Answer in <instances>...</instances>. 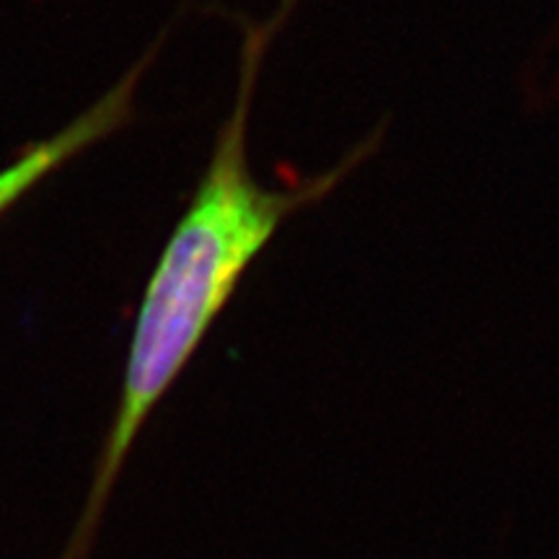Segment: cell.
<instances>
[{
  "mask_svg": "<svg viewBox=\"0 0 559 559\" xmlns=\"http://www.w3.org/2000/svg\"><path fill=\"white\" fill-rule=\"evenodd\" d=\"M296 0H283L267 21H241L239 83L234 107L215 135L213 156L190 205L174 226L145 285L132 326L122 391L73 534L58 559H88L111 489L132 445L158 402L190 366L241 277L298 210L326 200L349 174L379 151L383 128L362 140L330 171L270 190L249 166V122L257 83L272 39L283 29Z\"/></svg>",
  "mask_w": 559,
  "mask_h": 559,
  "instance_id": "1",
  "label": "cell"
},
{
  "mask_svg": "<svg viewBox=\"0 0 559 559\" xmlns=\"http://www.w3.org/2000/svg\"><path fill=\"white\" fill-rule=\"evenodd\" d=\"M145 68H148V58L140 60L128 73V79L107 91L104 99L96 102L94 107H88L52 138L34 143L13 164L0 169V218L62 164H68L70 158H75L99 140H107L111 132L130 122L132 109H135V88Z\"/></svg>",
  "mask_w": 559,
  "mask_h": 559,
  "instance_id": "2",
  "label": "cell"
}]
</instances>
